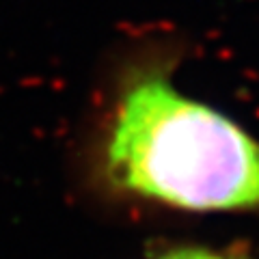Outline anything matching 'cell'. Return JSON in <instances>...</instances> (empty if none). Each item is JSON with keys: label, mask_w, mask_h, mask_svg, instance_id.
I'll list each match as a JSON object with an SVG mask.
<instances>
[{"label": "cell", "mask_w": 259, "mask_h": 259, "mask_svg": "<svg viewBox=\"0 0 259 259\" xmlns=\"http://www.w3.org/2000/svg\"><path fill=\"white\" fill-rule=\"evenodd\" d=\"M171 59L130 65L100 132V168L119 192L186 212L259 209V141L173 82Z\"/></svg>", "instance_id": "6da1fadb"}, {"label": "cell", "mask_w": 259, "mask_h": 259, "mask_svg": "<svg viewBox=\"0 0 259 259\" xmlns=\"http://www.w3.org/2000/svg\"><path fill=\"white\" fill-rule=\"evenodd\" d=\"M158 259H246L240 255H229V253H218V250H209V248H175L168 250Z\"/></svg>", "instance_id": "7a4b0ae2"}]
</instances>
